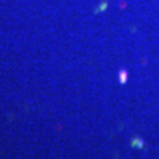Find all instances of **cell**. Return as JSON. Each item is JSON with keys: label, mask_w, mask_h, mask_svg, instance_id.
Here are the masks:
<instances>
[{"label": "cell", "mask_w": 159, "mask_h": 159, "mask_svg": "<svg viewBox=\"0 0 159 159\" xmlns=\"http://www.w3.org/2000/svg\"><path fill=\"white\" fill-rule=\"evenodd\" d=\"M133 146H135V147H142V141H139V139H134L133 141Z\"/></svg>", "instance_id": "6da1fadb"}]
</instances>
